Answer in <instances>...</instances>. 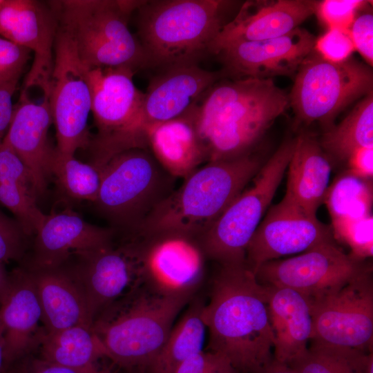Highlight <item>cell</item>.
Returning a JSON list of instances; mask_svg holds the SVG:
<instances>
[{
  "label": "cell",
  "instance_id": "11",
  "mask_svg": "<svg viewBox=\"0 0 373 373\" xmlns=\"http://www.w3.org/2000/svg\"><path fill=\"white\" fill-rule=\"evenodd\" d=\"M130 68H95L86 70L91 93V112L97 133L91 137V163L102 166L126 150L130 129L144 93L135 85Z\"/></svg>",
  "mask_w": 373,
  "mask_h": 373
},
{
  "label": "cell",
  "instance_id": "46",
  "mask_svg": "<svg viewBox=\"0 0 373 373\" xmlns=\"http://www.w3.org/2000/svg\"><path fill=\"white\" fill-rule=\"evenodd\" d=\"M257 373H296L288 365L280 363L274 358Z\"/></svg>",
  "mask_w": 373,
  "mask_h": 373
},
{
  "label": "cell",
  "instance_id": "30",
  "mask_svg": "<svg viewBox=\"0 0 373 373\" xmlns=\"http://www.w3.org/2000/svg\"><path fill=\"white\" fill-rule=\"evenodd\" d=\"M321 146L340 161H347L358 149L373 147L372 93L361 100L338 125L328 129Z\"/></svg>",
  "mask_w": 373,
  "mask_h": 373
},
{
  "label": "cell",
  "instance_id": "15",
  "mask_svg": "<svg viewBox=\"0 0 373 373\" xmlns=\"http://www.w3.org/2000/svg\"><path fill=\"white\" fill-rule=\"evenodd\" d=\"M198 64L164 69L150 82L135 115L127 140L129 149L147 148L145 131L153 124L186 114L222 75Z\"/></svg>",
  "mask_w": 373,
  "mask_h": 373
},
{
  "label": "cell",
  "instance_id": "45",
  "mask_svg": "<svg viewBox=\"0 0 373 373\" xmlns=\"http://www.w3.org/2000/svg\"><path fill=\"white\" fill-rule=\"evenodd\" d=\"M34 373H108L106 370H99L96 365L82 369H73L59 365H52L44 361L35 370Z\"/></svg>",
  "mask_w": 373,
  "mask_h": 373
},
{
  "label": "cell",
  "instance_id": "36",
  "mask_svg": "<svg viewBox=\"0 0 373 373\" xmlns=\"http://www.w3.org/2000/svg\"><path fill=\"white\" fill-rule=\"evenodd\" d=\"M369 1L324 0L318 1L315 14L329 28H350L356 12Z\"/></svg>",
  "mask_w": 373,
  "mask_h": 373
},
{
  "label": "cell",
  "instance_id": "20",
  "mask_svg": "<svg viewBox=\"0 0 373 373\" xmlns=\"http://www.w3.org/2000/svg\"><path fill=\"white\" fill-rule=\"evenodd\" d=\"M318 1H247L236 17L225 23L209 54L216 55L231 44L266 40L285 35L315 14Z\"/></svg>",
  "mask_w": 373,
  "mask_h": 373
},
{
  "label": "cell",
  "instance_id": "22",
  "mask_svg": "<svg viewBox=\"0 0 373 373\" xmlns=\"http://www.w3.org/2000/svg\"><path fill=\"white\" fill-rule=\"evenodd\" d=\"M52 118L48 97L40 103L30 99L21 90L14 106L12 120L3 140L23 161L33 180L37 195L46 190L51 176L50 163L54 148L48 142Z\"/></svg>",
  "mask_w": 373,
  "mask_h": 373
},
{
  "label": "cell",
  "instance_id": "50",
  "mask_svg": "<svg viewBox=\"0 0 373 373\" xmlns=\"http://www.w3.org/2000/svg\"><path fill=\"white\" fill-rule=\"evenodd\" d=\"M6 0H0V9L3 6Z\"/></svg>",
  "mask_w": 373,
  "mask_h": 373
},
{
  "label": "cell",
  "instance_id": "49",
  "mask_svg": "<svg viewBox=\"0 0 373 373\" xmlns=\"http://www.w3.org/2000/svg\"><path fill=\"white\" fill-rule=\"evenodd\" d=\"M365 373H373V353L372 352L368 354Z\"/></svg>",
  "mask_w": 373,
  "mask_h": 373
},
{
  "label": "cell",
  "instance_id": "19",
  "mask_svg": "<svg viewBox=\"0 0 373 373\" xmlns=\"http://www.w3.org/2000/svg\"><path fill=\"white\" fill-rule=\"evenodd\" d=\"M316 39L309 31L298 27L282 37L229 44L216 55L224 72L237 79L294 77L313 50Z\"/></svg>",
  "mask_w": 373,
  "mask_h": 373
},
{
  "label": "cell",
  "instance_id": "43",
  "mask_svg": "<svg viewBox=\"0 0 373 373\" xmlns=\"http://www.w3.org/2000/svg\"><path fill=\"white\" fill-rule=\"evenodd\" d=\"M21 75L0 77V146L9 128L13 111L12 96Z\"/></svg>",
  "mask_w": 373,
  "mask_h": 373
},
{
  "label": "cell",
  "instance_id": "6",
  "mask_svg": "<svg viewBox=\"0 0 373 373\" xmlns=\"http://www.w3.org/2000/svg\"><path fill=\"white\" fill-rule=\"evenodd\" d=\"M188 303L139 287L102 312L93 329L106 357L124 367L147 369Z\"/></svg>",
  "mask_w": 373,
  "mask_h": 373
},
{
  "label": "cell",
  "instance_id": "18",
  "mask_svg": "<svg viewBox=\"0 0 373 373\" xmlns=\"http://www.w3.org/2000/svg\"><path fill=\"white\" fill-rule=\"evenodd\" d=\"M57 28L55 16L47 1L6 0L0 9V35L33 53L23 90L37 87L44 96H49Z\"/></svg>",
  "mask_w": 373,
  "mask_h": 373
},
{
  "label": "cell",
  "instance_id": "34",
  "mask_svg": "<svg viewBox=\"0 0 373 373\" xmlns=\"http://www.w3.org/2000/svg\"><path fill=\"white\" fill-rule=\"evenodd\" d=\"M37 196L30 186L0 184V202L15 216L25 235L35 234L46 216L37 205Z\"/></svg>",
  "mask_w": 373,
  "mask_h": 373
},
{
  "label": "cell",
  "instance_id": "8",
  "mask_svg": "<svg viewBox=\"0 0 373 373\" xmlns=\"http://www.w3.org/2000/svg\"><path fill=\"white\" fill-rule=\"evenodd\" d=\"M296 138L283 142L213 224L197 240L208 260L220 265L245 263L247 246L283 178Z\"/></svg>",
  "mask_w": 373,
  "mask_h": 373
},
{
  "label": "cell",
  "instance_id": "39",
  "mask_svg": "<svg viewBox=\"0 0 373 373\" xmlns=\"http://www.w3.org/2000/svg\"><path fill=\"white\" fill-rule=\"evenodd\" d=\"M24 236L17 221L10 219L0 211V262H8L21 258Z\"/></svg>",
  "mask_w": 373,
  "mask_h": 373
},
{
  "label": "cell",
  "instance_id": "40",
  "mask_svg": "<svg viewBox=\"0 0 373 373\" xmlns=\"http://www.w3.org/2000/svg\"><path fill=\"white\" fill-rule=\"evenodd\" d=\"M2 183L22 184L35 190L33 180L28 168L3 141L0 146V184Z\"/></svg>",
  "mask_w": 373,
  "mask_h": 373
},
{
  "label": "cell",
  "instance_id": "21",
  "mask_svg": "<svg viewBox=\"0 0 373 373\" xmlns=\"http://www.w3.org/2000/svg\"><path fill=\"white\" fill-rule=\"evenodd\" d=\"M114 229L91 224L70 210L46 215L35 235L30 268L62 266L81 256L113 243Z\"/></svg>",
  "mask_w": 373,
  "mask_h": 373
},
{
  "label": "cell",
  "instance_id": "1",
  "mask_svg": "<svg viewBox=\"0 0 373 373\" xmlns=\"http://www.w3.org/2000/svg\"><path fill=\"white\" fill-rule=\"evenodd\" d=\"M203 319L208 350L224 356L240 373H257L274 358L269 286L260 283L246 263L220 265L211 280Z\"/></svg>",
  "mask_w": 373,
  "mask_h": 373
},
{
  "label": "cell",
  "instance_id": "27",
  "mask_svg": "<svg viewBox=\"0 0 373 373\" xmlns=\"http://www.w3.org/2000/svg\"><path fill=\"white\" fill-rule=\"evenodd\" d=\"M145 139L158 164L175 178L184 179L206 162L204 151L187 113L149 126Z\"/></svg>",
  "mask_w": 373,
  "mask_h": 373
},
{
  "label": "cell",
  "instance_id": "28",
  "mask_svg": "<svg viewBox=\"0 0 373 373\" xmlns=\"http://www.w3.org/2000/svg\"><path fill=\"white\" fill-rule=\"evenodd\" d=\"M39 341L43 361L52 365L82 369L95 365L100 357H106L92 326L79 325L46 332Z\"/></svg>",
  "mask_w": 373,
  "mask_h": 373
},
{
  "label": "cell",
  "instance_id": "29",
  "mask_svg": "<svg viewBox=\"0 0 373 373\" xmlns=\"http://www.w3.org/2000/svg\"><path fill=\"white\" fill-rule=\"evenodd\" d=\"M175 326L157 356L146 369L147 373H173L174 370L190 356L202 350L207 327L203 319L204 302H191Z\"/></svg>",
  "mask_w": 373,
  "mask_h": 373
},
{
  "label": "cell",
  "instance_id": "25",
  "mask_svg": "<svg viewBox=\"0 0 373 373\" xmlns=\"http://www.w3.org/2000/svg\"><path fill=\"white\" fill-rule=\"evenodd\" d=\"M27 269L36 288L46 332L79 325L93 326L84 296L67 267Z\"/></svg>",
  "mask_w": 373,
  "mask_h": 373
},
{
  "label": "cell",
  "instance_id": "2",
  "mask_svg": "<svg viewBox=\"0 0 373 373\" xmlns=\"http://www.w3.org/2000/svg\"><path fill=\"white\" fill-rule=\"evenodd\" d=\"M289 106V96L272 79L242 78L217 82L187 114L209 162L251 154Z\"/></svg>",
  "mask_w": 373,
  "mask_h": 373
},
{
  "label": "cell",
  "instance_id": "14",
  "mask_svg": "<svg viewBox=\"0 0 373 373\" xmlns=\"http://www.w3.org/2000/svg\"><path fill=\"white\" fill-rule=\"evenodd\" d=\"M362 261L344 253L332 240L294 257L265 262L254 274L262 285L293 289L309 301L349 282L366 267Z\"/></svg>",
  "mask_w": 373,
  "mask_h": 373
},
{
  "label": "cell",
  "instance_id": "41",
  "mask_svg": "<svg viewBox=\"0 0 373 373\" xmlns=\"http://www.w3.org/2000/svg\"><path fill=\"white\" fill-rule=\"evenodd\" d=\"M355 50L369 66L373 64V15L364 13L355 18L350 28Z\"/></svg>",
  "mask_w": 373,
  "mask_h": 373
},
{
  "label": "cell",
  "instance_id": "47",
  "mask_svg": "<svg viewBox=\"0 0 373 373\" xmlns=\"http://www.w3.org/2000/svg\"><path fill=\"white\" fill-rule=\"evenodd\" d=\"M9 280V276L6 274L3 263L0 262V298L5 291Z\"/></svg>",
  "mask_w": 373,
  "mask_h": 373
},
{
  "label": "cell",
  "instance_id": "42",
  "mask_svg": "<svg viewBox=\"0 0 373 373\" xmlns=\"http://www.w3.org/2000/svg\"><path fill=\"white\" fill-rule=\"evenodd\" d=\"M30 52L28 49L0 37V77L21 75Z\"/></svg>",
  "mask_w": 373,
  "mask_h": 373
},
{
  "label": "cell",
  "instance_id": "33",
  "mask_svg": "<svg viewBox=\"0 0 373 373\" xmlns=\"http://www.w3.org/2000/svg\"><path fill=\"white\" fill-rule=\"evenodd\" d=\"M50 172L69 197L93 202L96 200L101 182L97 166L79 161L75 155L61 153L54 148Z\"/></svg>",
  "mask_w": 373,
  "mask_h": 373
},
{
  "label": "cell",
  "instance_id": "17",
  "mask_svg": "<svg viewBox=\"0 0 373 373\" xmlns=\"http://www.w3.org/2000/svg\"><path fill=\"white\" fill-rule=\"evenodd\" d=\"M332 229L284 198L272 206L254 232L245 263L255 273L268 261L303 253L332 241Z\"/></svg>",
  "mask_w": 373,
  "mask_h": 373
},
{
  "label": "cell",
  "instance_id": "4",
  "mask_svg": "<svg viewBox=\"0 0 373 373\" xmlns=\"http://www.w3.org/2000/svg\"><path fill=\"white\" fill-rule=\"evenodd\" d=\"M228 1L221 0L142 1L137 37L146 68L198 64L209 54L222 28Z\"/></svg>",
  "mask_w": 373,
  "mask_h": 373
},
{
  "label": "cell",
  "instance_id": "16",
  "mask_svg": "<svg viewBox=\"0 0 373 373\" xmlns=\"http://www.w3.org/2000/svg\"><path fill=\"white\" fill-rule=\"evenodd\" d=\"M77 258L76 267L67 269L84 296L93 323L106 309L140 287V260L133 237L119 246L112 243Z\"/></svg>",
  "mask_w": 373,
  "mask_h": 373
},
{
  "label": "cell",
  "instance_id": "38",
  "mask_svg": "<svg viewBox=\"0 0 373 373\" xmlns=\"http://www.w3.org/2000/svg\"><path fill=\"white\" fill-rule=\"evenodd\" d=\"M173 373H240L222 354L202 350L181 363Z\"/></svg>",
  "mask_w": 373,
  "mask_h": 373
},
{
  "label": "cell",
  "instance_id": "5",
  "mask_svg": "<svg viewBox=\"0 0 373 373\" xmlns=\"http://www.w3.org/2000/svg\"><path fill=\"white\" fill-rule=\"evenodd\" d=\"M57 26L75 44L88 69L146 68L142 48L128 28L131 14L142 1H48Z\"/></svg>",
  "mask_w": 373,
  "mask_h": 373
},
{
  "label": "cell",
  "instance_id": "32",
  "mask_svg": "<svg viewBox=\"0 0 373 373\" xmlns=\"http://www.w3.org/2000/svg\"><path fill=\"white\" fill-rule=\"evenodd\" d=\"M372 181L349 171L338 175L329 186L323 202L331 220L356 219L372 214Z\"/></svg>",
  "mask_w": 373,
  "mask_h": 373
},
{
  "label": "cell",
  "instance_id": "31",
  "mask_svg": "<svg viewBox=\"0 0 373 373\" xmlns=\"http://www.w3.org/2000/svg\"><path fill=\"white\" fill-rule=\"evenodd\" d=\"M310 342L307 351L288 365L296 373H365L370 352L316 341Z\"/></svg>",
  "mask_w": 373,
  "mask_h": 373
},
{
  "label": "cell",
  "instance_id": "37",
  "mask_svg": "<svg viewBox=\"0 0 373 373\" xmlns=\"http://www.w3.org/2000/svg\"><path fill=\"white\" fill-rule=\"evenodd\" d=\"M313 50L324 59L342 62L355 50L350 28H332L316 39Z\"/></svg>",
  "mask_w": 373,
  "mask_h": 373
},
{
  "label": "cell",
  "instance_id": "23",
  "mask_svg": "<svg viewBox=\"0 0 373 373\" xmlns=\"http://www.w3.org/2000/svg\"><path fill=\"white\" fill-rule=\"evenodd\" d=\"M0 331L7 365L36 342L42 310L32 278L27 269L9 276L0 298Z\"/></svg>",
  "mask_w": 373,
  "mask_h": 373
},
{
  "label": "cell",
  "instance_id": "10",
  "mask_svg": "<svg viewBox=\"0 0 373 373\" xmlns=\"http://www.w3.org/2000/svg\"><path fill=\"white\" fill-rule=\"evenodd\" d=\"M86 70L75 44L57 26L48 99L56 130L55 149L63 154L75 155L78 149L88 147L91 140L88 129L91 93Z\"/></svg>",
  "mask_w": 373,
  "mask_h": 373
},
{
  "label": "cell",
  "instance_id": "26",
  "mask_svg": "<svg viewBox=\"0 0 373 373\" xmlns=\"http://www.w3.org/2000/svg\"><path fill=\"white\" fill-rule=\"evenodd\" d=\"M287 167L284 198L316 216L329 187L332 171L330 162L321 144L308 133L298 135Z\"/></svg>",
  "mask_w": 373,
  "mask_h": 373
},
{
  "label": "cell",
  "instance_id": "3",
  "mask_svg": "<svg viewBox=\"0 0 373 373\" xmlns=\"http://www.w3.org/2000/svg\"><path fill=\"white\" fill-rule=\"evenodd\" d=\"M262 166L250 154L209 162L184 179L131 232L138 236L177 233L198 239L245 189Z\"/></svg>",
  "mask_w": 373,
  "mask_h": 373
},
{
  "label": "cell",
  "instance_id": "13",
  "mask_svg": "<svg viewBox=\"0 0 373 373\" xmlns=\"http://www.w3.org/2000/svg\"><path fill=\"white\" fill-rule=\"evenodd\" d=\"M309 303L310 341L372 352L373 280L370 267L338 289Z\"/></svg>",
  "mask_w": 373,
  "mask_h": 373
},
{
  "label": "cell",
  "instance_id": "9",
  "mask_svg": "<svg viewBox=\"0 0 373 373\" xmlns=\"http://www.w3.org/2000/svg\"><path fill=\"white\" fill-rule=\"evenodd\" d=\"M372 86L370 66L350 58L329 61L313 50L295 75L289 106L299 122L329 128L347 106L372 93Z\"/></svg>",
  "mask_w": 373,
  "mask_h": 373
},
{
  "label": "cell",
  "instance_id": "48",
  "mask_svg": "<svg viewBox=\"0 0 373 373\" xmlns=\"http://www.w3.org/2000/svg\"><path fill=\"white\" fill-rule=\"evenodd\" d=\"M7 364L5 359L3 344L0 331V373H6Z\"/></svg>",
  "mask_w": 373,
  "mask_h": 373
},
{
  "label": "cell",
  "instance_id": "44",
  "mask_svg": "<svg viewBox=\"0 0 373 373\" xmlns=\"http://www.w3.org/2000/svg\"><path fill=\"white\" fill-rule=\"evenodd\" d=\"M347 162L350 173L364 179H372L373 147L356 149L351 154Z\"/></svg>",
  "mask_w": 373,
  "mask_h": 373
},
{
  "label": "cell",
  "instance_id": "24",
  "mask_svg": "<svg viewBox=\"0 0 373 373\" xmlns=\"http://www.w3.org/2000/svg\"><path fill=\"white\" fill-rule=\"evenodd\" d=\"M269 287L267 312L274 337V358L289 365L307 351L311 340L310 305L293 289Z\"/></svg>",
  "mask_w": 373,
  "mask_h": 373
},
{
  "label": "cell",
  "instance_id": "12",
  "mask_svg": "<svg viewBox=\"0 0 373 373\" xmlns=\"http://www.w3.org/2000/svg\"><path fill=\"white\" fill-rule=\"evenodd\" d=\"M135 238L140 287L157 295L190 302L203 284L207 259L197 239L177 233Z\"/></svg>",
  "mask_w": 373,
  "mask_h": 373
},
{
  "label": "cell",
  "instance_id": "7",
  "mask_svg": "<svg viewBox=\"0 0 373 373\" xmlns=\"http://www.w3.org/2000/svg\"><path fill=\"white\" fill-rule=\"evenodd\" d=\"M95 204L115 226L131 233L173 189L175 179L147 148L119 153L99 168Z\"/></svg>",
  "mask_w": 373,
  "mask_h": 373
},
{
  "label": "cell",
  "instance_id": "35",
  "mask_svg": "<svg viewBox=\"0 0 373 373\" xmlns=\"http://www.w3.org/2000/svg\"><path fill=\"white\" fill-rule=\"evenodd\" d=\"M332 232L352 249L350 255L359 260L372 256V215L356 219L332 220Z\"/></svg>",
  "mask_w": 373,
  "mask_h": 373
}]
</instances>
